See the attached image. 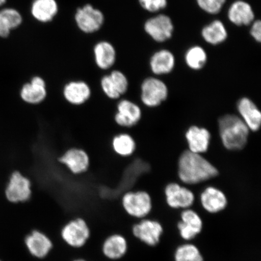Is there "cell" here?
Masks as SVG:
<instances>
[{
  "instance_id": "f546056e",
  "label": "cell",
  "mask_w": 261,
  "mask_h": 261,
  "mask_svg": "<svg viewBox=\"0 0 261 261\" xmlns=\"http://www.w3.org/2000/svg\"><path fill=\"white\" fill-rule=\"evenodd\" d=\"M109 74L120 95L125 96L129 89V81L125 74L119 70H113Z\"/></svg>"
},
{
  "instance_id": "603a6c76",
  "label": "cell",
  "mask_w": 261,
  "mask_h": 261,
  "mask_svg": "<svg viewBox=\"0 0 261 261\" xmlns=\"http://www.w3.org/2000/svg\"><path fill=\"white\" fill-rule=\"evenodd\" d=\"M58 9L56 0H34L31 6V14L36 20L45 23L53 20Z\"/></svg>"
},
{
  "instance_id": "30bf717a",
  "label": "cell",
  "mask_w": 261,
  "mask_h": 261,
  "mask_svg": "<svg viewBox=\"0 0 261 261\" xmlns=\"http://www.w3.org/2000/svg\"><path fill=\"white\" fill-rule=\"evenodd\" d=\"M74 19L78 28L86 34H93L99 31L105 21L103 13L91 5L77 9Z\"/></svg>"
},
{
  "instance_id": "277c9868",
  "label": "cell",
  "mask_w": 261,
  "mask_h": 261,
  "mask_svg": "<svg viewBox=\"0 0 261 261\" xmlns=\"http://www.w3.org/2000/svg\"><path fill=\"white\" fill-rule=\"evenodd\" d=\"M32 187L31 179L27 176L19 171L13 172L5 189L6 200L12 204L27 202L32 197Z\"/></svg>"
},
{
  "instance_id": "8d00e7d4",
  "label": "cell",
  "mask_w": 261,
  "mask_h": 261,
  "mask_svg": "<svg viewBox=\"0 0 261 261\" xmlns=\"http://www.w3.org/2000/svg\"><path fill=\"white\" fill-rule=\"evenodd\" d=\"M0 261H2V260H0Z\"/></svg>"
},
{
  "instance_id": "7a4b0ae2",
  "label": "cell",
  "mask_w": 261,
  "mask_h": 261,
  "mask_svg": "<svg viewBox=\"0 0 261 261\" xmlns=\"http://www.w3.org/2000/svg\"><path fill=\"white\" fill-rule=\"evenodd\" d=\"M218 128L222 143L227 149L237 151L246 146L250 129L240 117L234 114L221 117Z\"/></svg>"
},
{
  "instance_id": "484cf974",
  "label": "cell",
  "mask_w": 261,
  "mask_h": 261,
  "mask_svg": "<svg viewBox=\"0 0 261 261\" xmlns=\"http://www.w3.org/2000/svg\"><path fill=\"white\" fill-rule=\"evenodd\" d=\"M22 22V16L16 9H3L0 11V37H8L11 31L18 28Z\"/></svg>"
},
{
  "instance_id": "836d02e7",
  "label": "cell",
  "mask_w": 261,
  "mask_h": 261,
  "mask_svg": "<svg viewBox=\"0 0 261 261\" xmlns=\"http://www.w3.org/2000/svg\"><path fill=\"white\" fill-rule=\"evenodd\" d=\"M250 34L256 41L260 42L261 40V22L260 20L254 22L251 28Z\"/></svg>"
},
{
  "instance_id": "e0dca14e",
  "label": "cell",
  "mask_w": 261,
  "mask_h": 261,
  "mask_svg": "<svg viewBox=\"0 0 261 261\" xmlns=\"http://www.w3.org/2000/svg\"><path fill=\"white\" fill-rule=\"evenodd\" d=\"M200 203L205 211L211 214L220 213L227 206L226 195L220 189L208 187L200 195Z\"/></svg>"
},
{
  "instance_id": "d4e9b609",
  "label": "cell",
  "mask_w": 261,
  "mask_h": 261,
  "mask_svg": "<svg viewBox=\"0 0 261 261\" xmlns=\"http://www.w3.org/2000/svg\"><path fill=\"white\" fill-rule=\"evenodd\" d=\"M175 63L174 55L168 50H162L153 55L150 61V67L155 74L162 75L171 72Z\"/></svg>"
},
{
  "instance_id": "ac0fdd59",
  "label": "cell",
  "mask_w": 261,
  "mask_h": 261,
  "mask_svg": "<svg viewBox=\"0 0 261 261\" xmlns=\"http://www.w3.org/2000/svg\"><path fill=\"white\" fill-rule=\"evenodd\" d=\"M128 250L126 238L120 233H113L107 237L102 245V252L107 259L117 260L126 255Z\"/></svg>"
},
{
  "instance_id": "d590c367",
  "label": "cell",
  "mask_w": 261,
  "mask_h": 261,
  "mask_svg": "<svg viewBox=\"0 0 261 261\" xmlns=\"http://www.w3.org/2000/svg\"><path fill=\"white\" fill-rule=\"evenodd\" d=\"M73 261H87V260H85V259H81V258H80V259H74V260H73Z\"/></svg>"
},
{
  "instance_id": "d6986e66",
  "label": "cell",
  "mask_w": 261,
  "mask_h": 261,
  "mask_svg": "<svg viewBox=\"0 0 261 261\" xmlns=\"http://www.w3.org/2000/svg\"><path fill=\"white\" fill-rule=\"evenodd\" d=\"M237 109L241 119L250 130L257 132L261 125V113L253 101L248 97L241 98L238 102Z\"/></svg>"
},
{
  "instance_id": "d6a6232c",
  "label": "cell",
  "mask_w": 261,
  "mask_h": 261,
  "mask_svg": "<svg viewBox=\"0 0 261 261\" xmlns=\"http://www.w3.org/2000/svg\"><path fill=\"white\" fill-rule=\"evenodd\" d=\"M140 6L151 12L159 11L167 6V0H139Z\"/></svg>"
},
{
  "instance_id": "9c48e42d",
  "label": "cell",
  "mask_w": 261,
  "mask_h": 261,
  "mask_svg": "<svg viewBox=\"0 0 261 261\" xmlns=\"http://www.w3.org/2000/svg\"><path fill=\"white\" fill-rule=\"evenodd\" d=\"M57 161L71 174L75 175L84 174L89 170L90 159L88 153L84 149L76 147L68 148L60 156Z\"/></svg>"
},
{
  "instance_id": "4dcf8cb0",
  "label": "cell",
  "mask_w": 261,
  "mask_h": 261,
  "mask_svg": "<svg viewBox=\"0 0 261 261\" xmlns=\"http://www.w3.org/2000/svg\"><path fill=\"white\" fill-rule=\"evenodd\" d=\"M99 85L101 91L108 99L115 101L121 99L122 97L114 87L109 73L104 74L100 78Z\"/></svg>"
},
{
  "instance_id": "ffe728a7",
  "label": "cell",
  "mask_w": 261,
  "mask_h": 261,
  "mask_svg": "<svg viewBox=\"0 0 261 261\" xmlns=\"http://www.w3.org/2000/svg\"><path fill=\"white\" fill-rule=\"evenodd\" d=\"M189 151L203 154L207 151L210 147L211 135L208 130L197 126H192L185 135Z\"/></svg>"
},
{
  "instance_id": "7c38bea8",
  "label": "cell",
  "mask_w": 261,
  "mask_h": 261,
  "mask_svg": "<svg viewBox=\"0 0 261 261\" xmlns=\"http://www.w3.org/2000/svg\"><path fill=\"white\" fill-rule=\"evenodd\" d=\"M166 202L174 210H187L194 204L195 195L190 189L176 182H171L165 189Z\"/></svg>"
},
{
  "instance_id": "5b68a950",
  "label": "cell",
  "mask_w": 261,
  "mask_h": 261,
  "mask_svg": "<svg viewBox=\"0 0 261 261\" xmlns=\"http://www.w3.org/2000/svg\"><path fill=\"white\" fill-rule=\"evenodd\" d=\"M61 237L68 246L80 249L89 240L90 229L86 220L77 217L64 225L61 230Z\"/></svg>"
},
{
  "instance_id": "6da1fadb",
  "label": "cell",
  "mask_w": 261,
  "mask_h": 261,
  "mask_svg": "<svg viewBox=\"0 0 261 261\" xmlns=\"http://www.w3.org/2000/svg\"><path fill=\"white\" fill-rule=\"evenodd\" d=\"M178 167L179 179L184 184L190 185L210 180L219 174L217 168L203 156L189 150L179 156Z\"/></svg>"
},
{
  "instance_id": "7402d4cb",
  "label": "cell",
  "mask_w": 261,
  "mask_h": 261,
  "mask_svg": "<svg viewBox=\"0 0 261 261\" xmlns=\"http://www.w3.org/2000/svg\"><path fill=\"white\" fill-rule=\"evenodd\" d=\"M228 18L234 24L247 25L253 21L254 14L249 3L240 0L230 6L228 11Z\"/></svg>"
},
{
  "instance_id": "5bb4252c",
  "label": "cell",
  "mask_w": 261,
  "mask_h": 261,
  "mask_svg": "<svg viewBox=\"0 0 261 261\" xmlns=\"http://www.w3.org/2000/svg\"><path fill=\"white\" fill-rule=\"evenodd\" d=\"M179 236L187 241L194 240L203 228V221L197 212L191 208L182 210L177 224Z\"/></svg>"
},
{
  "instance_id": "44dd1931",
  "label": "cell",
  "mask_w": 261,
  "mask_h": 261,
  "mask_svg": "<svg viewBox=\"0 0 261 261\" xmlns=\"http://www.w3.org/2000/svg\"><path fill=\"white\" fill-rule=\"evenodd\" d=\"M93 51L94 61L99 69L104 71L110 70L115 64L116 51L110 42L106 41L97 42Z\"/></svg>"
},
{
  "instance_id": "f1b7e54d",
  "label": "cell",
  "mask_w": 261,
  "mask_h": 261,
  "mask_svg": "<svg viewBox=\"0 0 261 261\" xmlns=\"http://www.w3.org/2000/svg\"><path fill=\"white\" fill-rule=\"evenodd\" d=\"M207 60L206 52L200 46L189 48L185 55V61L188 66L194 70H200L203 68L206 64Z\"/></svg>"
},
{
  "instance_id": "3957f363",
  "label": "cell",
  "mask_w": 261,
  "mask_h": 261,
  "mask_svg": "<svg viewBox=\"0 0 261 261\" xmlns=\"http://www.w3.org/2000/svg\"><path fill=\"white\" fill-rule=\"evenodd\" d=\"M120 203L125 213L136 220L144 219L152 210L151 196L145 191L132 190L125 192L120 198Z\"/></svg>"
},
{
  "instance_id": "8fae6325",
  "label": "cell",
  "mask_w": 261,
  "mask_h": 261,
  "mask_svg": "<svg viewBox=\"0 0 261 261\" xmlns=\"http://www.w3.org/2000/svg\"><path fill=\"white\" fill-rule=\"evenodd\" d=\"M46 81L39 75H35L30 81L22 85L19 90V97L29 106H38L46 99Z\"/></svg>"
},
{
  "instance_id": "8992f818",
  "label": "cell",
  "mask_w": 261,
  "mask_h": 261,
  "mask_svg": "<svg viewBox=\"0 0 261 261\" xmlns=\"http://www.w3.org/2000/svg\"><path fill=\"white\" fill-rule=\"evenodd\" d=\"M132 233L139 243L155 247L161 242L163 227L158 221L144 218L137 220L132 227Z\"/></svg>"
},
{
  "instance_id": "4fadbf2b",
  "label": "cell",
  "mask_w": 261,
  "mask_h": 261,
  "mask_svg": "<svg viewBox=\"0 0 261 261\" xmlns=\"http://www.w3.org/2000/svg\"><path fill=\"white\" fill-rule=\"evenodd\" d=\"M65 102L73 106H81L89 100L91 96L90 85L84 80H71L62 89Z\"/></svg>"
},
{
  "instance_id": "1f68e13d",
  "label": "cell",
  "mask_w": 261,
  "mask_h": 261,
  "mask_svg": "<svg viewBox=\"0 0 261 261\" xmlns=\"http://www.w3.org/2000/svg\"><path fill=\"white\" fill-rule=\"evenodd\" d=\"M198 5L208 14H216L223 7L226 0H197Z\"/></svg>"
},
{
  "instance_id": "83f0119b",
  "label": "cell",
  "mask_w": 261,
  "mask_h": 261,
  "mask_svg": "<svg viewBox=\"0 0 261 261\" xmlns=\"http://www.w3.org/2000/svg\"><path fill=\"white\" fill-rule=\"evenodd\" d=\"M175 261H204L197 246L191 243L180 245L174 252Z\"/></svg>"
},
{
  "instance_id": "2e32d148",
  "label": "cell",
  "mask_w": 261,
  "mask_h": 261,
  "mask_svg": "<svg viewBox=\"0 0 261 261\" xmlns=\"http://www.w3.org/2000/svg\"><path fill=\"white\" fill-rule=\"evenodd\" d=\"M145 31L155 41L164 42L171 38L174 25L168 16L162 14L147 20Z\"/></svg>"
},
{
  "instance_id": "52a82bcc",
  "label": "cell",
  "mask_w": 261,
  "mask_h": 261,
  "mask_svg": "<svg viewBox=\"0 0 261 261\" xmlns=\"http://www.w3.org/2000/svg\"><path fill=\"white\" fill-rule=\"evenodd\" d=\"M142 116L141 109L133 101L126 98L117 101L113 120L120 128H132L140 121Z\"/></svg>"
},
{
  "instance_id": "cb8c5ba5",
  "label": "cell",
  "mask_w": 261,
  "mask_h": 261,
  "mask_svg": "<svg viewBox=\"0 0 261 261\" xmlns=\"http://www.w3.org/2000/svg\"><path fill=\"white\" fill-rule=\"evenodd\" d=\"M136 142L128 133L121 132L113 137L111 147L114 154L122 158H128L135 152Z\"/></svg>"
},
{
  "instance_id": "9a60e30c",
  "label": "cell",
  "mask_w": 261,
  "mask_h": 261,
  "mask_svg": "<svg viewBox=\"0 0 261 261\" xmlns=\"http://www.w3.org/2000/svg\"><path fill=\"white\" fill-rule=\"evenodd\" d=\"M24 245L29 254L35 258L44 259L50 253L54 245L46 234L33 230L24 238Z\"/></svg>"
},
{
  "instance_id": "4316f807",
  "label": "cell",
  "mask_w": 261,
  "mask_h": 261,
  "mask_svg": "<svg viewBox=\"0 0 261 261\" xmlns=\"http://www.w3.org/2000/svg\"><path fill=\"white\" fill-rule=\"evenodd\" d=\"M204 40L212 45L222 43L227 38V32L224 24L220 20H215L205 26L202 30Z\"/></svg>"
},
{
  "instance_id": "e575fe53",
  "label": "cell",
  "mask_w": 261,
  "mask_h": 261,
  "mask_svg": "<svg viewBox=\"0 0 261 261\" xmlns=\"http://www.w3.org/2000/svg\"><path fill=\"white\" fill-rule=\"evenodd\" d=\"M6 2V0H0V6L4 5Z\"/></svg>"
},
{
  "instance_id": "ba28073f",
  "label": "cell",
  "mask_w": 261,
  "mask_h": 261,
  "mask_svg": "<svg viewBox=\"0 0 261 261\" xmlns=\"http://www.w3.org/2000/svg\"><path fill=\"white\" fill-rule=\"evenodd\" d=\"M168 89L164 82L155 77L146 78L141 85L140 99L145 106L158 107L167 99Z\"/></svg>"
}]
</instances>
